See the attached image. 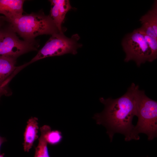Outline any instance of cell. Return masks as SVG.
Listing matches in <instances>:
<instances>
[{
	"mask_svg": "<svg viewBox=\"0 0 157 157\" xmlns=\"http://www.w3.org/2000/svg\"><path fill=\"white\" fill-rule=\"evenodd\" d=\"M139 89L138 85L132 83L125 93L119 98H100L104 108L101 112L95 114L93 118L97 124L106 128L110 142L116 133L124 135L125 141L135 140L133 133L135 126L132 122L133 117L136 115Z\"/></svg>",
	"mask_w": 157,
	"mask_h": 157,
	"instance_id": "cell-1",
	"label": "cell"
},
{
	"mask_svg": "<svg viewBox=\"0 0 157 157\" xmlns=\"http://www.w3.org/2000/svg\"><path fill=\"white\" fill-rule=\"evenodd\" d=\"M122 46L126 56L125 62L134 61L138 67L157 58V40L149 36L140 28L135 29L123 39Z\"/></svg>",
	"mask_w": 157,
	"mask_h": 157,
	"instance_id": "cell-2",
	"label": "cell"
},
{
	"mask_svg": "<svg viewBox=\"0 0 157 157\" xmlns=\"http://www.w3.org/2000/svg\"><path fill=\"white\" fill-rule=\"evenodd\" d=\"M7 22L9 24V27L26 40L33 41L40 35L60 32L50 16L42 12L22 15Z\"/></svg>",
	"mask_w": 157,
	"mask_h": 157,
	"instance_id": "cell-3",
	"label": "cell"
},
{
	"mask_svg": "<svg viewBox=\"0 0 157 157\" xmlns=\"http://www.w3.org/2000/svg\"><path fill=\"white\" fill-rule=\"evenodd\" d=\"M138 121L133 133L136 140L138 135L144 133L151 140L157 136V102L147 96L144 90H138L137 96L136 114Z\"/></svg>",
	"mask_w": 157,
	"mask_h": 157,
	"instance_id": "cell-4",
	"label": "cell"
},
{
	"mask_svg": "<svg viewBox=\"0 0 157 157\" xmlns=\"http://www.w3.org/2000/svg\"><path fill=\"white\" fill-rule=\"evenodd\" d=\"M80 39L79 36L77 34L73 35L70 38L66 36L63 33L59 32L54 34L51 35L37 55L25 65L47 57L61 56L67 53L75 55L77 53L78 49L82 46L81 44L78 42Z\"/></svg>",
	"mask_w": 157,
	"mask_h": 157,
	"instance_id": "cell-5",
	"label": "cell"
},
{
	"mask_svg": "<svg viewBox=\"0 0 157 157\" xmlns=\"http://www.w3.org/2000/svg\"><path fill=\"white\" fill-rule=\"evenodd\" d=\"M34 40H22L9 27L8 29H0V57L16 60L20 55L36 50Z\"/></svg>",
	"mask_w": 157,
	"mask_h": 157,
	"instance_id": "cell-6",
	"label": "cell"
},
{
	"mask_svg": "<svg viewBox=\"0 0 157 157\" xmlns=\"http://www.w3.org/2000/svg\"><path fill=\"white\" fill-rule=\"evenodd\" d=\"M51 7L49 15L60 33H63L62 24L67 13L73 9L68 0H51Z\"/></svg>",
	"mask_w": 157,
	"mask_h": 157,
	"instance_id": "cell-7",
	"label": "cell"
},
{
	"mask_svg": "<svg viewBox=\"0 0 157 157\" xmlns=\"http://www.w3.org/2000/svg\"><path fill=\"white\" fill-rule=\"evenodd\" d=\"M23 0H0V14L5 16L1 17L6 21L14 19L22 15Z\"/></svg>",
	"mask_w": 157,
	"mask_h": 157,
	"instance_id": "cell-8",
	"label": "cell"
},
{
	"mask_svg": "<svg viewBox=\"0 0 157 157\" xmlns=\"http://www.w3.org/2000/svg\"><path fill=\"white\" fill-rule=\"evenodd\" d=\"M38 118L32 117L27 122L24 133V149L25 151L28 152L32 148L34 141L38 137L37 135L39 128Z\"/></svg>",
	"mask_w": 157,
	"mask_h": 157,
	"instance_id": "cell-9",
	"label": "cell"
},
{
	"mask_svg": "<svg viewBox=\"0 0 157 157\" xmlns=\"http://www.w3.org/2000/svg\"><path fill=\"white\" fill-rule=\"evenodd\" d=\"M16 60L6 57H0V86L7 84L9 76L17 67L15 66Z\"/></svg>",
	"mask_w": 157,
	"mask_h": 157,
	"instance_id": "cell-10",
	"label": "cell"
},
{
	"mask_svg": "<svg viewBox=\"0 0 157 157\" xmlns=\"http://www.w3.org/2000/svg\"><path fill=\"white\" fill-rule=\"evenodd\" d=\"M50 131V127L47 125L40 128V136L39 138L38 145L36 148L34 157H49L47 147L46 136Z\"/></svg>",
	"mask_w": 157,
	"mask_h": 157,
	"instance_id": "cell-11",
	"label": "cell"
},
{
	"mask_svg": "<svg viewBox=\"0 0 157 157\" xmlns=\"http://www.w3.org/2000/svg\"><path fill=\"white\" fill-rule=\"evenodd\" d=\"M141 23H145L157 33V1L155 0L151 8L140 19Z\"/></svg>",
	"mask_w": 157,
	"mask_h": 157,
	"instance_id": "cell-12",
	"label": "cell"
},
{
	"mask_svg": "<svg viewBox=\"0 0 157 157\" xmlns=\"http://www.w3.org/2000/svg\"><path fill=\"white\" fill-rule=\"evenodd\" d=\"M62 138L61 132L57 130L50 131L47 133L46 136L47 143L52 145L59 143L62 140Z\"/></svg>",
	"mask_w": 157,
	"mask_h": 157,
	"instance_id": "cell-13",
	"label": "cell"
},
{
	"mask_svg": "<svg viewBox=\"0 0 157 157\" xmlns=\"http://www.w3.org/2000/svg\"><path fill=\"white\" fill-rule=\"evenodd\" d=\"M6 85L7 84H4L0 86V95L1 94H4L6 92L5 88Z\"/></svg>",
	"mask_w": 157,
	"mask_h": 157,
	"instance_id": "cell-14",
	"label": "cell"
},
{
	"mask_svg": "<svg viewBox=\"0 0 157 157\" xmlns=\"http://www.w3.org/2000/svg\"><path fill=\"white\" fill-rule=\"evenodd\" d=\"M5 141V139L4 138L0 136V147L1 144Z\"/></svg>",
	"mask_w": 157,
	"mask_h": 157,
	"instance_id": "cell-15",
	"label": "cell"
},
{
	"mask_svg": "<svg viewBox=\"0 0 157 157\" xmlns=\"http://www.w3.org/2000/svg\"><path fill=\"white\" fill-rule=\"evenodd\" d=\"M4 154H0V157H4Z\"/></svg>",
	"mask_w": 157,
	"mask_h": 157,
	"instance_id": "cell-16",
	"label": "cell"
},
{
	"mask_svg": "<svg viewBox=\"0 0 157 157\" xmlns=\"http://www.w3.org/2000/svg\"><path fill=\"white\" fill-rule=\"evenodd\" d=\"M1 24H0V28H1Z\"/></svg>",
	"mask_w": 157,
	"mask_h": 157,
	"instance_id": "cell-17",
	"label": "cell"
},
{
	"mask_svg": "<svg viewBox=\"0 0 157 157\" xmlns=\"http://www.w3.org/2000/svg\"><path fill=\"white\" fill-rule=\"evenodd\" d=\"M147 157H148V156H147Z\"/></svg>",
	"mask_w": 157,
	"mask_h": 157,
	"instance_id": "cell-18",
	"label": "cell"
}]
</instances>
